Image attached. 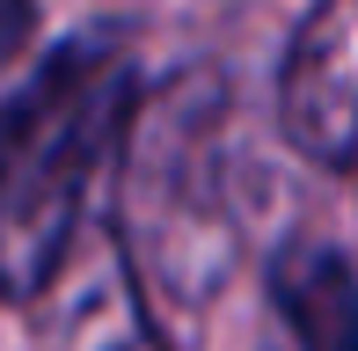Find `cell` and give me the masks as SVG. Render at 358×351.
<instances>
[{
  "label": "cell",
  "instance_id": "cell-1",
  "mask_svg": "<svg viewBox=\"0 0 358 351\" xmlns=\"http://www.w3.org/2000/svg\"><path fill=\"white\" fill-rule=\"evenodd\" d=\"M132 117L124 44L88 29L0 95V300H37L88 227V183Z\"/></svg>",
  "mask_w": 358,
  "mask_h": 351
},
{
  "label": "cell",
  "instance_id": "cell-2",
  "mask_svg": "<svg viewBox=\"0 0 358 351\" xmlns=\"http://www.w3.org/2000/svg\"><path fill=\"white\" fill-rule=\"evenodd\" d=\"M220 124H227V88L213 73H183L146 103L132 169H124V249L139 278L176 300H205L227 278L234 257V220L220 190Z\"/></svg>",
  "mask_w": 358,
  "mask_h": 351
},
{
  "label": "cell",
  "instance_id": "cell-3",
  "mask_svg": "<svg viewBox=\"0 0 358 351\" xmlns=\"http://www.w3.org/2000/svg\"><path fill=\"white\" fill-rule=\"evenodd\" d=\"M37 308V351H169L146 278L117 227H80Z\"/></svg>",
  "mask_w": 358,
  "mask_h": 351
},
{
  "label": "cell",
  "instance_id": "cell-4",
  "mask_svg": "<svg viewBox=\"0 0 358 351\" xmlns=\"http://www.w3.org/2000/svg\"><path fill=\"white\" fill-rule=\"evenodd\" d=\"M278 124L307 162H358V0H315L278 66Z\"/></svg>",
  "mask_w": 358,
  "mask_h": 351
},
{
  "label": "cell",
  "instance_id": "cell-5",
  "mask_svg": "<svg viewBox=\"0 0 358 351\" xmlns=\"http://www.w3.org/2000/svg\"><path fill=\"white\" fill-rule=\"evenodd\" d=\"M271 322L285 351H358V271L329 242H285L271 257Z\"/></svg>",
  "mask_w": 358,
  "mask_h": 351
},
{
  "label": "cell",
  "instance_id": "cell-6",
  "mask_svg": "<svg viewBox=\"0 0 358 351\" xmlns=\"http://www.w3.org/2000/svg\"><path fill=\"white\" fill-rule=\"evenodd\" d=\"M29 29H37V0H0V73L22 59Z\"/></svg>",
  "mask_w": 358,
  "mask_h": 351
},
{
  "label": "cell",
  "instance_id": "cell-7",
  "mask_svg": "<svg viewBox=\"0 0 358 351\" xmlns=\"http://www.w3.org/2000/svg\"><path fill=\"white\" fill-rule=\"evenodd\" d=\"M271 351H285V344H278V337H271Z\"/></svg>",
  "mask_w": 358,
  "mask_h": 351
}]
</instances>
